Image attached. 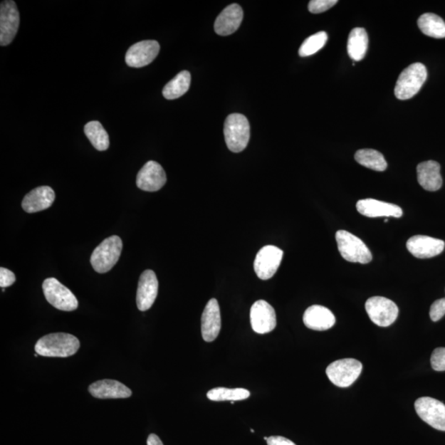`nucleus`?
<instances>
[{
	"label": "nucleus",
	"mask_w": 445,
	"mask_h": 445,
	"mask_svg": "<svg viewBox=\"0 0 445 445\" xmlns=\"http://www.w3.org/2000/svg\"><path fill=\"white\" fill-rule=\"evenodd\" d=\"M418 27L422 33L433 38H445L444 21L434 14H425L418 19Z\"/></svg>",
	"instance_id": "nucleus-26"
},
{
	"label": "nucleus",
	"mask_w": 445,
	"mask_h": 445,
	"mask_svg": "<svg viewBox=\"0 0 445 445\" xmlns=\"http://www.w3.org/2000/svg\"><path fill=\"white\" fill-rule=\"evenodd\" d=\"M363 365L355 359L334 361L328 366L326 373L330 381L339 387H348L353 384L362 372Z\"/></svg>",
	"instance_id": "nucleus-6"
},
{
	"label": "nucleus",
	"mask_w": 445,
	"mask_h": 445,
	"mask_svg": "<svg viewBox=\"0 0 445 445\" xmlns=\"http://www.w3.org/2000/svg\"><path fill=\"white\" fill-rule=\"evenodd\" d=\"M265 441H267V439H268V438L267 437H264Z\"/></svg>",
	"instance_id": "nucleus-37"
},
{
	"label": "nucleus",
	"mask_w": 445,
	"mask_h": 445,
	"mask_svg": "<svg viewBox=\"0 0 445 445\" xmlns=\"http://www.w3.org/2000/svg\"><path fill=\"white\" fill-rule=\"evenodd\" d=\"M328 36L325 31H319L308 38L298 50V55L302 57L310 56L317 53L326 45Z\"/></svg>",
	"instance_id": "nucleus-30"
},
{
	"label": "nucleus",
	"mask_w": 445,
	"mask_h": 445,
	"mask_svg": "<svg viewBox=\"0 0 445 445\" xmlns=\"http://www.w3.org/2000/svg\"><path fill=\"white\" fill-rule=\"evenodd\" d=\"M355 159L360 165L375 171L383 172L387 167L384 155L375 150H360L356 152Z\"/></svg>",
	"instance_id": "nucleus-27"
},
{
	"label": "nucleus",
	"mask_w": 445,
	"mask_h": 445,
	"mask_svg": "<svg viewBox=\"0 0 445 445\" xmlns=\"http://www.w3.org/2000/svg\"><path fill=\"white\" fill-rule=\"evenodd\" d=\"M159 281L155 272L146 270L141 274L139 281L136 303L140 311H147L153 306L158 295Z\"/></svg>",
	"instance_id": "nucleus-15"
},
{
	"label": "nucleus",
	"mask_w": 445,
	"mask_h": 445,
	"mask_svg": "<svg viewBox=\"0 0 445 445\" xmlns=\"http://www.w3.org/2000/svg\"><path fill=\"white\" fill-rule=\"evenodd\" d=\"M356 208L360 214L366 217H394L402 216V209L394 204L387 203L375 200V199H365L356 204Z\"/></svg>",
	"instance_id": "nucleus-18"
},
{
	"label": "nucleus",
	"mask_w": 445,
	"mask_h": 445,
	"mask_svg": "<svg viewBox=\"0 0 445 445\" xmlns=\"http://www.w3.org/2000/svg\"><path fill=\"white\" fill-rule=\"evenodd\" d=\"M365 310L370 320L382 328L392 325L397 320L399 313L394 302L380 296L370 298L365 303Z\"/></svg>",
	"instance_id": "nucleus-8"
},
{
	"label": "nucleus",
	"mask_w": 445,
	"mask_h": 445,
	"mask_svg": "<svg viewBox=\"0 0 445 445\" xmlns=\"http://www.w3.org/2000/svg\"><path fill=\"white\" fill-rule=\"evenodd\" d=\"M283 251L276 246L267 245L256 254L254 261V271L258 278L269 280L273 276L281 263Z\"/></svg>",
	"instance_id": "nucleus-9"
},
{
	"label": "nucleus",
	"mask_w": 445,
	"mask_h": 445,
	"mask_svg": "<svg viewBox=\"0 0 445 445\" xmlns=\"http://www.w3.org/2000/svg\"><path fill=\"white\" fill-rule=\"evenodd\" d=\"M160 46L156 41H142L130 47L125 62L132 68H142L153 62L158 56Z\"/></svg>",
	"instance_id": "nucleus-13"
},
{
	"label": "nucleus",
	"mask_w": 445,
	"mask_h": 445,
	"mask_svg": "<svg viewBox=\"0 0 445 445\" xmlns=\"http://www.w3.org/2000/svg\"><path fill=\"white\" fill-rule=\"evenodd\" d=\"M415 409L417 415L428 425L445 431V405L442 402L423 397L416 401Z\"/></svg>",
	"instance_id": "nucleus-10"
},
{
	"label": "nucleus",
	"mask_w": 445,
	"mask_h": 445,
	"mask_svg": "<svg viewBox=\"0 0 445 445\" xmlns=\"http://www.w3.org/2000/svg\"><path fill=\"white\" fill-rule=\"evenodd\" d=\"M80 347L78 339L68 333H52L41 337L35 345L36 354L45 357L66 358L74 355Z\"/></svg>",
	"instance_id": "nucleus-1"
},
{
	"label": "nucleus",
	"mask_w": 445,
	"mask_h": 445,
	"mask_svg": "<svg viewBox=\"0 0 445 445\" xmlns=\"http://www.w3.org/2000/svg\"><path fill=\"white\" fill-rule=\"evenodd\" d=\"M445 247L443 240L425 235H416L408 239L407 248L409 252L420 259L431 258L441 254Z\"/></svg>",
	"instance_id": "nucleus-16"
},
{
	"label": "nucleus",
	"mask_w": 445,
	"mask_h": 445,
	"mask_svg": "<svg viewBox=\"0 0 445 445\" xmlns=\"http://www.w3.org/2000/svg\"><path fill=\"white\" fill-rule=\"evenodd\" d=\"M85 133L97 150L105 151L109 148V135L100 122L93 120L87 123L85 127Z\"/></svg>",
	"instance_id": "nucleus-28"
},
{
	"label": "nucleus",
	"mask_w": 445,
	"mask_h": 445,
	"mask_svg": "<svg viewBox=\"0 0 445 445\" xmlns=\"http://www.w3.org/2000/svg\"><path fill=\"white\" fill-rule=\"evenodd\" d=\"M166 182L167 176L163 167L155 161L147 162L136 178V185L145 192L159 191Z\"/></svg>",
	"instance_id": "nucleus-14"
},
{
	"label": "nucleus",
	"mask_w": 445,
	"mask_h": 445,
	"mask_svg": "<svg viewBox=\"0 0 445 445\" xmlns=\"http://www.w3.org/2000/svg\"><path fill=\"white\" fill-rule=\"evenodd\" d=\"M368 34L364 28H354L349 35L347 43L348 55L355 61L364 59L368 50Z\"/></svg>",
	"instance_id": "nucleus-24"
},
{
	"label": "nucleus",
	"mask_w": 445,
	"mask_h": 445,
	"mask_svg": "<svg viewBox=\"0 0 445 445\" xmlns=\"http://www.w3.org/2000/svg\"><path fill=\"white\" fill-rule=\"evenodd\" d=\"M20 23L17 5L13 0L3 1L0 5V45L2 46L12 43Z\"/></svg>",
	"instance_id": "nucleus-11"
},
{
	"label": "nucleus",
	"mask_w": 445,
	"mask_h": 445,
	"mask_svg": "<svg viewBox=\"0 0 445 445\" xmlns=\"http://www.w3.org/2000/svg\"><path fill=\"white\" fill-rule=\"evenodd\" d=\"M251 432L254 433V430H253V429H252V430H251Z\"/></svg>",
	"instance_id": "nucleus-38"
},
{
	"label": "nucleus",
	"mask_w": 445,
	"mask_h": 445,
	"mask_svg": "<svg viewBox=\"0 0 445 445\" xmlns=\"http://www.w3.org/2000/svg\"><path fill=\"white\" fill-rule=\"evenodd\" d=\"M192 77L189 71H182L171 81L167 83L163 90V95L169 100L180 98L189 90Z\"/></svg>",
	"instance_id": "nucleus-25"
},
{
	"label": "nucleus",
	"mask_w": 445,
	"mask_h": 445,
	"mask_svg": "<svg viewBox=\"0 0 445 445\" xmlns=\"http://www.w3.org/2000/svg\"><path fill=\"white\" fill-rule=\"evenodd\" d=\"M417 180L424 189L436 192L441 189L443 179L441 174V165L436 161H426L418 164Z\"/></svg>",
	"instance_id": "nucleus-23"
},
{
	"label": "nucleus",
	"mask_w": 445,
	"mask_h": 445,
	"mask_svg": "<svg viewBox=\"0 0 445 445\" xmlns=\"http://www.w3.org/2000/svg\"><path fill=\"white\" fill-rule=\"evenodd\" d=\"M427 78V70L422 63H414L403 70L397 80L394 93L400 100H407L421 90Z\"/></svg>",
	"instance_id": "nucleus-4"
},
{
	"label": "nucleus",
	"mask_w": 445,
	"mask_h": 445,
	"mask_svg": "<svg viewBox=\"0 0 445 445\" xmlns=\"http://www.w3.org/2000/svg\"><path fill=\"white\" fill-rule=\"evenodd\" d=\"M337 2V0H312L308 4V10L312 14H321L333 8Z\"/></svg>",
	"instance_id": "nucleus-31"
},
{
	"label": "nucleus",
	"mask_w": 445,
	"mask_h": 445,
	"mask_svg": "<svg viewBox=\"0 0 445 445\" xmlns=\"http://www.w3.org/2000/svg\"><path fill=\"white\" fill-rule=\"evenodd\" d=\"M250 321L256 333L266 334L273 331L276 327V315L273 307L265 300L255 302L251 308Z\"/></svg>",
	"instance_id": "nucleus-12"
},
{
	"label": "nucleus",
	"mask_w": 445,
	"mask_h": 445,
	"mask_svg": "<svg viewBox=\"0 0 445 445\" xmlns=\"http://www.w3.org/2000/svg\"><path fill=\"white\" fill-rule=\"evenodd\" d=\"M431 363L434 370L445 371V348L439 347L434 350Z\"/></svg>",
	"instance_id": "nucleus-32"
},
{
	"label": "nucleus",
	"mask_w": 445,
	"mask_h": 445,
	"mask_svg": "<svg viewBox=\"0 0 445 445\" xmlns=\"http://www.w3.org/2000/svg\"><path fill=\"white\" fill-rule=\"evenodd\" d=\"M16 281V276L13 271L1 267L0 268V286L6 288L11 286Z\"/></svg>",
	"instance_id": "nucleus-34"
},
{
	"label": "nucleus",
	"mask_w": 445,
	"mask_h": 445,
	"mask_svg": "<svg viewBox=\"0 0 445 445\" xmlns=\"http://www.w3.org/2000/svg\"><path fill=\"white\" fill-rule=\"evenodd\" d=\"M43 290L47 302L57 310L67 312L77 310L78 303L75 295L58 280H45Z\"/></svg>",
	"instance_id": "nucleus-7"
},
{
	"label": "nucleus",
	"mask_w": 445,
	"mask_h": 445,
	"mask_svg": "<svg viewBox=\"0 0 445 445\" xmlns=\"http://www.w3.org/2000/svg\"><path fill=\"white\" fill-rule=\"evenodd\" d=\"M445 314V298L434 301L430 310V316L433 322H438Z\"/></svg>",
	"instance_id": "nucleus-33"
},
{
	"label": "nucleus",
	"mask_w": 445,
	"mask_h": 445,
	"mask_svg": "<svg viewBox=\"0 0 445 445\" xmlns=\"http://www.w3.org/2000/svg\"><path fill=\"white\" fill-rule=\"evenodd\" d=\"M88 391L93 397L99 399H127L132 395L128 387L112 379L97 381L89 386Z\"/></svg>",
	"instance_id": "nucleus-19"
},
{
	"label": "nucleus",
	"mask_w": 445,
	"mask_h": 445,
	"mask_svg": "<svg viewBox=\"0 0 445 445\" xmlns=\"http://www.w3.org/2000/svg\"><path fill=\"white\" fill-rule=\"evenodd\" d=\"M123 244L120 237L113 235L94 249L91 256V265L98 273H107L117 263L122 254Z\"/></svg>",
	"instance_id": "nucleus-3"
},
{
	"label": "nucleus",
	"mask_w": 445,
	"mask_h": 445,
	"mask_svg": "<svg viewBox=\"0 0 445 445\" xmlns=\"http://www.w3.org/2000/svg\"><path fill=\"white\" fill-rule=\"evenodd\" d=\"M244 19L242 8L237 4L225 8L214 23V31L219 36L231 35L236 31Z\"/></svg>",
	"instance_id": "nucleus-20"
},
{
	"label": "nucleus",
	"mask_w": 445,
	"mask_h": 445,
	"mask_svg": "<svg viewBox=\"0 0 445 445\" xmlns=\"http://www.w3.org/2000/svg\"><path fill=\"white\" fill-rule=\"evenodd\" d=\"M221 329V315L219 305L216 298L207 303L201 316V334L206 342L216 340Z\"/></svg>",
	"instance_id": "nucleus-17"
},
{
	"label": "nucleus",
	"mask_w": 445,
	"mask_h": 445,
	"mask_svg": "<svg viewBox=\"0 0 445 445\" xmlns=\"http://www.w3.org/2000/svg\"><path fill=\"white\" fill-rule=\"evenodd\" d=\"M303 323L310 329L315 331H326L336 323V318L328 308L321 305H313L308 308L303 314Z\"/></svg>",
	"instance_id": "nucleus-22"
},
{
	"label": "nucleus",
	"mask_w": 445,
	"mask_h": 445,
	"mask_svg": "<svg viewBox=\"0 0 445 445\" xmlns=\"http://www.w3.org/2000/svg\"><path fill=\"white\" fill-rule=\"evenodd\" d=\"M250 392L245 389H226V387H214L207 392L209 400L214 402L242 401L248 399Z\"/></svg>",
	"instance_id": "nucleus-29"
},
{
	"label": "nucleus",
	"mask_w": 445,
	"mask_h": 445,
	"mask_svg": "<svg viewBox=\"0 0 445 445\" xmlns=\"http://www.w3.org/2000/svg\"><path fill=\"white\" fill-rule=\"evenodd\" d=\"M336 240L340 253L350 263L367 264L372 261V253L362 240L345 230H339Z\"/></svg>",
	"instance_id": "nucleus-5"
},
{
	"label": "nucleus",
	"mask_w": 445,
	"mask_h": 445,
	"mask_svg": "<svg viewBox=\"0 0 445 445\" xmlns=\"http://www.w3.org/2000/svg\"><path fill=\"white\" fill-rule=\"evenodd\" d=\"M266 441L268 445H296L290 439L282 436H271Z\"/></svg>",
	"instance_id": "nucleus-35"
},
{
	"label": "nucleus",
	"mask_w": 445,
	"mask_h": 445,
	"mask_svg": "<svg viewBox=\"0 0 445 445\" xmlns=\"http://www.w3.org/2000/svg\"><path fill=\"white\" fill-rule=\"evenodd\" d=\"M147 445H164V444L158 436L151 434L147 439Z\"/></svg>",
	"instance_id": "nucleus-36"
},
{
	"label": "nucleus",
	"mask_w": 445,
	"mask_h": 445,
	"mask_svg": "<svg viewBox=\"0 0 445 445\" xmlns=\"http://www.w3.org/2000/svg\"><path fill=\"white\" fill-rule=\"evenodd\" d=\"M56 194L50 187H39L23 198L22 207L26 212L36 213L48 209L53 204Z\"/></svg>",
	"instance_id": "nucleus-21"
},
{
	"label": "nucleus",
	"mask_w": 445,
	"mask_h": 445,
	"mask_svg": "<svg viewBox=\"0 0 445 445\" xmlns=\"http://www.w3.org/2000/svg\"><path fill=\"white\" fill-rule=\"evenodd\" d=\"M224 133L229 150L234 153H240L247 148L249 142L248 120L242 114L229 115L225 120Z\"/></svg>",
	"instance_id": "nucleus-2"
}]
</instances>
